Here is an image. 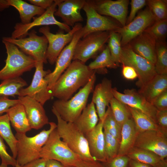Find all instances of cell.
Masks as SVG:
<instances>
[{
    "instance_id": "6da1fadb",
    "label": "cell",
    "mask_w": 167,
    "mask_h": 167,
    "mask_svg": "<svg viewBox=\"0 0 167 167\" xmlns=\"http://www.w3.org/2000/svg\"><path fill=\"white\" fill-rule=\"evenodd\" d=\"M96 71L78 60L72 61L54 84L51 92L52 97L66 101L79 88L84 86Z\"/></svg>"
},
{
    "instance_id": "7a4b0ae2",
    "label": "cell",
    "mask_w": 167,
    "mask_h": 167,
    "mask_svg": "<svg viewBox=\"0 0 167 167\" xmlns=\"http://www.w3.org/2000/svg\"><path fill=\"white\" fill-rule=\"evenodd\" d=\"M49 129L43 130L34 136L29 137L25 133H16L17 155V163L22 166L33 160L40 158L41 150L46 142L51 132L57 128L54 122L49 123Z\"/></svg>"
},
{
    "instance_id": "3957f363",
    "label": "cell",
    "mask_w": 167,
    "mask_h": 167,
    "mask_svg": "<svg viewBox=\"0 0 167 167\" xmlns=\"http://www.w3.org/2000/svg\"><path fill=\"white\" fill-rule=\"evenodd\" d=\"M96 74L72 97L66 100L58 99L52 106L61 118L67 122H74L87 105L90 93L93 90Z\"/></svg>"
},
{
    "instance_id": "277c9868",
    "label": "cell",
    "mask_w": 167,
    "mask_h": 167,
    "mask_svg": "<svg viewBox=\"0 0 167 167\" xmlns=\"http://www.w3.org/2000/svg\"><path fill=\"white\" fill-rule=\"evenodd\" d=\"M52 111L57 118L56 129L62 140L82 159L95 160L90 154L85 135L78 129L75 123L64 120L53 108Z\"/></svg>"
},
{
    "instance_id": "5b68a950",
    "label": "cell",
    "mask_w": 167,
    "mask_h": 167,
    "mask_svg": "<svg viewBox=\"0 0 167 167\" xmlns=\"http://www.w3.org/2000/svg\"><path fill=\"white\" fill-rule=\"evenodd\" d=\"M6 50L7 57L4 66L0 70V80L20 77L25 72L35 67L36 61L15 45L2 40Z\"/></svg>"
},
{
    "instance_id": "8992f818",
    "label": "cell",
    "mask_w": 167,
    "mask_h": 167,
    "mask_svg": "<svg viewBox=\"0 0 167 167\" xmlns=\"http://www.w3.org/2000/svg\"><path fill=\"white\" fill-rule=\"evenodd\" d=\"M40 158L57 161L65 166L74 167L82 159L61 139L56 128L50 133L40 152Z\"/></svg>"
},
{
    "instance_id": "52a82bcc",
    "label": "cell",
    "mask_w": 167,
    "mask_h": 167,
    "mask_svg": "<svg viewBox=\"0 0 167 167\" xmlns=\"http://www.w3.org/2000/svg\"><path fill=\"white\" fill-rule=\"evenodd\" d=\"M120 63L135 69L138 79L136 85L140 88L157 75L154 65L135 52L128 44L122 47Z\"/></svg>"
},
{
    "instance_id": "ba28073f",
    "label": "cell",
    "mask_w": 167,
    "mask_h": 167,
    "mask_svg": "<svg viewBox=\"0 0 167 167\" xmlns=\"http://www.w3.org/2000/svg\"><path fill=\"white\" fill-rule=\"evenodd\" d=\"M110 32H94L79 39L75 46L73 60H78L85 63L89 59L96 58L105 47Z\"/></svg>"
},
{
    "instance_id": "9c48e42d",
    "label": "cell",
    "mask_w": 167,
    "mask_h": 167,
    "mask_svg": "<svg viewBox=\"0 0 167 167\" xmlns=\"http://www.w3.org/2000/svg\"><path fill=\"white\" fill-rule=\"evenodd\" d=\"M28 37L14 39L4 37L2 40L11 43L19 48L26 54L32 58L36 62H47L46 53L48 41L45 36L37 35L33 30L28 33Z\"/></svg>"
},
{
    "instance_id": "30bf717a",
    "label": "cell",
    "mask_w": 167,
    "mask_h": 167,
    "mask_svg": "<svg viewBox=\"0 0 167 167\" xmlns=\"http://www.w3.org/2000/svg\"><path fill=\"white\" fill-rule=\"evenodd\" d=\"M87 16L86 25L82 28L83 37L91 33L103 31L116 32L122 27L114 19L98 13L91 0H86L83 8Z\"/></svg>"
},
{
    "instance_id": "8fae6325",
    "label": "cell",
    "mask_w": 167,
    "mask_h": 167,
    "mask_svg": "<svg viewBox=\"0 0 167 167\" xmlns=\"http://www.w3.org/2000/svg\"><path fill=\"white\" fill-rule=\"evenodd\" d=\"M62 0H55L52 4L41 15L33 18V21L29 23L24 24L21 23L15 24L14 30L11 37L14 39L24 38L28 35V32L32 28L40 26L56 25L62 30L68 32L71 29L63 23L60 22L55 19L54 14L59 3Z\"/></svg>"
},
{
    "instance_id": "7c38bea8",
    "label": "cell",
    "mask_w": 167,
    "mask_h": 167,
    "mask_svg": "<svg viewBox=\"0 0 167 167\" xmlns=\"http://www.w3.org/2000/svg\"><path fill=\"white\" fill-rule=\"evenodd\" d=\"M44 64L42 62H36L35 71L30 84L26 88L21 89L18 96H28L43 105L53 97L45 79V76L51 71L50 70H45Z\"/></svg>"
},
{
    "instance_id": "4fadbf2b",
    "label": "cell",
    "mask_w": 167,
    "mask_h": 167,
    "mask_svg": "<svg viewBox=\"0 0 167 167\" xmlns=\"http://www.w3.org/2000/svg\"><path fill=\"white\" fill-rule=\"evenodd\" d=\"M80 23H77L66 34L60 32L54 34L50 31L48 26L41 28L39 30L46 38L48 46L46 53V59L51 65L54 64L59 54L65 47L72 40L75 32L83 27Z\"/></svg>"
},
{
    "instance_id": "5bb4252c",
    "label": "cell",
    "mask_w": 167,
    "mask_h": 167,
    "mask_svg": "<svg viewBox=\"0 0 167 167\" xmlns=\"http://www.w3.org/2000/svg\"><path fill=\"white\" fill-rule=\"evenodd\" d=\"M134 147L152 152L162 159L167 156V135L160 130L138 132Z\"/></svg>"
},
{
    "instance_id": "9a60e30c",
    "label": "cell",
    "mask_w": 167,
    "mask_h": 167,
    "mask_svg": "<svg viewBox=\"0 0 167 167\" xmlns=\"http://www.w3.org/2000/svg\"><path fill=\"white\" fill-rule=\"evenodd\" d=\"M83 27L75 32L71 41L61 52L56 61L54 71L45 76L49 91H51L57 80L71 63L77 43L83 37Z\"/></svg>"
},
{
    "instance_id": "2e32d148",
    "label": "cell",
    "mask_w": 167,
    "mask_h": 167,
    "mask_svg": "<svg viewBox=\"0 0 167 167\" xmlns=\"http://www.w3.org/2000/svg\"><path fill=\"white\" fill-rule=\"evenodd\" d=\"M155 21L154 17L148 7L140 11L131 22L116 32L121 35L122 46L128 44Z\"/></svg>"
},
{
    "instance_id": "e0dca14e",
    "label": "cell",
    "mask_w": 167,
    "mask_h": 167,
    "mask_svg": "<svg viewBox=\"0 0 167 167\" xmlns=\"http://www.w3.org/2000/svg\"><path fill=\"white\" fill-rule=\"evenodd\" d=\"M112 91L114 98L127 106L141 111L156 124L157 110L138 91L134 89H127L122 93L118 91L116 88H112Z\"/></svg>"
},
{
    "instance_id": "ac0fdd59",
    "label": "cell",
    "mask_w": 167,
    "mask_h": 167,
    "mask_svg": "<svg viewBox=\"0 0 167 167\" xmlns=\"http://www.w3.org/2000/svg\"><path fill=\"white\" fill-rule=\"evenodd\" d=\"M91 1L98 13L114 19L122 27L126 25L129 3L128 0Z\"/></svg>"
},
{
    "instance_id": "d6986e66",
    "label": "cell",
    "mask_w": 167,
    "mask_h": 167,
    "mask_svg": "<svg viewBox=\"0 0 167 167\" xmlns=\"http://www.w3.org/2000/svg\"><path fill=\"white\" fill-rule=\"evenodd\" d=\"M19 102L24 106L30 126L39 129L49 123V120L43 105L28 96H18Z\"/></svg>"
},
{
    "instance_id": "ffe728a7",
    "label": "cell",
    "mask_w": 167,
    "mask_h": 167,
    "mask_svg": "<svg viewBox=\"0 0 167 167\" xmlns=\"http://www.w3.org/2000/svg\"><path fill=\"white\" fill-rule=\"evenodd\" d=\"M85 0H62L58 5L54 15L60 17L63 23L72 27L84 19L80 14Z\"/></svg>"
},
{
    "instance_id": "44dd1931",
    "label": "cell",
    "mask_w": 167,
    "mask_h": 167,
    "mask_svg": "<svg viewBox=\"0 0 167 167\" xmlns=\"http://www.w3.org/2000/svg\"><path fill=\"white\" fill-rule=\"evenodd\" d=\"M112 89L111 80L104 78L93 89L91 101L95 105L99 120H104L106 108L114 97Z\"/></svg>"
},
{
    "instance_id": "7402d4cb",
    "label": "cell",
    "mask_w": 167,
    "mask_h": 167,
    "mask_svg": "<svg viewBox=\"0 0 167 167\" xmlns=\"http://www.w3.org/2000/svg\"><path fill=\"white\" fill-rule=\"evenodd\" d=\"M103 120L99 121L95 127L85 135L91 156L102 163L106 162L105 151V139L103 128Z\"/></svg>"
},
{
    "instance_id": "603a6c76",
    "label": "cell",
    "mask_w": 167,
    "mask_h": 167,
    "mask_svg": "<svg viewBox=\"0 0 167 167\" xmlns=\"http://www.w3.org/2000/svg\"><path fill=\"white\" fill-rule=\"evenodd\" d=\"M155 40L144 32L132 40L128 45L136 53L154 65L156 60Z\"/></svg>"
},
{
    "instance_id": "cb8c5ba5",
    "label": "cell",
    "mask_w": 167,
    "mask_h": 167,
    "mask_svg": "<svg viewBox=\"0 0 167 167\" xmlns=\"http://www.w3.org/2000/svg\"><path fill=\"white\" fill-rule=\"evenodd\" d=\"M167 90V75L157 74L138 92L151 104Z\"/></svg>"
},
{
    "instance_id": "d4e9b609",
    "label": "cell",
    "mask_w": 167,
    "mask_h": 167,
    "mask_svg": "<svg viewBox=\"0 0 167 167\" xmlns=\"http://www.w3.org/2000/svg\"><path fill=\"white\" fill-rule=\"evenodd\" d=\"M6 113L16 133L26 134L31 130L24 108L20 102L10 107Z\"/></svg>"
},
{
    "instance_id": "484cf974",
    "label": "cell",
    "mask_w": 167,
    "mask_h": 167,
    "mask_svg": "<svg viewBox=\"0 0 167 167\" xmlns=\"http://www.w3.org/2000/svg\"><path fill=\"white\" fill-rule=\"evenodd\" d=\"M138 132L134 122L131 118L122 125L121 139L117 156L126 155L134 146Z\"/></svg>"
},
{
    "instance_id": "4316f807",
    "label": "cell",
    "mask_w": 167,
    "mask_h": 167,
    "mask_svg": "<svg viewBox=\"0 0 167 167\" xmlns=\"http://www.w3.org/2000/svg\"><path fill=\"white\" fill-rule=\"evenodd\" d=\"M99 121L94 104L91 101L74 122L84 135L92 130Z\"/></svg>"
},
{
    "instance_id": "83f0119b",
    "label": "cell",
    "mask_w": 167,
    "mask_h": 167,
    "mask_svg": "<svg viewBox=\"0 0 167 167\" xmlns=\"http://www.w3.org/2000/svg\"><path fill=\"white\" fill-rule=\"evenodd\" d=\"M9 5L14 7L18 11L21 23L26 24L31 22L32 19L36 15H41L45 10L30 4L22 0H7Z\"/></svg>"
},
{
    "instance_id": "f1b7e54d",
    "label": "cell",
    "mask_w": 167,
    "mask_h": 167,
    "mask_svg": "<svg viewBox=\"0 0 167 167\" xmlns=\"http://www.w3.org/2000/svg\"><path fill=\"white\" fill-rule=\"evenodd\" d=\"M0 136L6 142L12 152L13 157L17 156V140L11 131L10 122L8 114L0 115Z\"/></svg>"
},
{
    "instance_id": "f546056e",
    "label": "cell",
    "mask_w": 167,
    "mask_h": 167,
    "mask_svg": "<svg viewBox=\"0 0 167 167\" xmlns=\"http://www.w3.org/2000/svg\"><path fill=\"white\" fill-rule=\"evenodd\" d=\"M128 106L138 132L151 130L161 131L156 122L147 115L136 109Z\"/></svg>"
},
{
    "instance_id": "4dcf8cb0",
    "label": "cell",
    "mask_w": 167,
    "mask_h": 167,
    "mask_svg": "<svg viewBox=\"0 0 167 167\" xmlns=\"http://www.w3.org/2000/svg\"><path fill=\"white\" fill-rule=\"evenodd\" d=\"M126 156L131 159L153 166L162 159L155 153L144 149L133 147Z\"/></svg>"
},
{
    "instance_id": "1f68e13d",
    "label": "cell",
    "mask_w": 167,
    "mask_h": 167,
    "mask_svg": "<svg viewBox=\"0 0 167 167\" xmlns=\"http://www.w3.org/2000/svg\"><path fill=\"white\" fill-rule=\"evenodd\" d=\"M27 85L20 77L3 80L0 84V97L19 96L20 90Z\"/></svg>"
},
{
    "instance_id": "d6a6232c",
    "label": "cell",
    "mask_w": 167,
    "mask_h": 167,
    "mask_svg": "<svg viewBox=\"0 0 167 167\" xmlns=\"http://www.w3.org/2000/svg\"><path fill=\"white\" fill-rule=\"evenodd\" d=\"M88 66L90 69L96 71L106 68L116 69L119 66L113 60L107 45Z\"/></svg>"
},
{
    "instance_id": "836d02e7",
    "label": "cell",
    "mask_w": 167,
    "mask_h": 167,
    "mask_svg": "<svg viewBox=\"0 0 167 167\" xmlns=\"http://www.w3.org/2000/svg\"><path fill=\"white\" fill-rule=\"evenodd\" d=\"M156 60L155 67L157 75H167V46L165 41L156 44Z\"/></svg>"
},
{
    "instance_id": "e575fe53",
    "label": "cell",
    "mask_w": 167,
    "mask_h": 167,
    "mask_svg": "<svg viewBox=\"0 0 167 167\" xmlns=\"http://www.w3.org/2000/svg\"><path fill=\"white\" fill-rule=\"evenodd\" d=\"M109 105L114 118L121 126L126 120L131 118L128 106L114 97L111 100Z\"/></svg>"
},
{
    "instance_id": "d590c367",
    "label": "cell",
    "mask_w": 167,
    "mask_h": 167,
    "mask_svg": "<svg viewBox=\"0 0 167 167\" xmlns=\"http://www.w3.org/2000/svg\"><path fill=\"white\" fill-rule=\"evenodd\" d=\"M122 126L116 121L109 105L107 107L103 120V128L120 143Z\"/></svg>"
},
{
    "instance_id": "8d00e7d4",
    "label": "cell",
    "mask_w": 167,
    "mask_h": 167,
    "mask_svg": "<svg viewBox=\"0 0 167 167\" xmlns=\"http://www.w3.org/2000/svg\"><path fill=\"white\" fill-rule=\"evenodd\" d=\"M121 37L120 34L116 32H110V35L108 41V45L111 58L113 61L119 66L122 46Z\"/></svg>"
},
{
    "instance_id": "74e56055",
    "label": "cell",
    "mask_w": 167,
    "mask_h": 167,
    "mask_svg": "<svg viewBox=\"0 0 167 167\" xmlns=\"http://www.w3.org/2000/svg\"><path fill=\"white\" fill-rule=\"evenodd\" d=\"M147 4L155 21L167 19V2L165 0H147Z\"/></svg>"
},
{
    "instance_id": "f35d334b",
    "label": "cell",
    "mask_w": 167,
    "mask_h": 167,
    "mask_svg": "<svg viewBox=\"0 0 167 167\" xmlns=\"http://www.w3.org/2000/svg\"><path fill=\"white\" fill-rule=\"evenodd\" d=\"M145 32L157 41H165L167 33V19L155 21Z\"/></svg>"
},
{
    "instance_id": "ab89813d",
    "label": "cell",
    "mask_w": 167,
    "mask_h": 167,
    "mask_svg": "<svg viewBox=\"0 0 167 167\" xmlns=\"http://www.w3.org/2000/svg\"><path fill=\"white\" fill-rule=\"evenodd\" d=\"M103 131L106 162L117 155L120 143L108 132L104 130Z\"/></svg>"
},
{
    "instance_id": "60d3db41",
    "label": "cell",
    "mask_w": 167,
    "mask_h": 167,
    "mask_svg": "<svg viewBox=\"0 0 167 167\" xmlns=\"http://www.w3.org/2000/svg\"><path fill=\"white\" fill-rule=\"evenodd\" d=\"M0 157L2 163L15 167L17 164L15 159L10 156L7 152L6 146L3 142V139L0 136Z\"/></svg>"
},
{
    "instance_id": "b9f144b4",
    "label": "cell",
    "mask_w": 167,
    "mask_h": 167,
    "mask_svg": "<svg viewBox=\"0 0 167 167\" xmlns=\"http://www.w3.org/2000/svg\"><path fill=\"white\" fill-rule=\"evenodd\" d=\"M130 159L126 156H117L109 161L103 163L105 167H128Z\"/></svg>"
},
{
    "instance_id": "7bdbcfd3",
    "label": "cell",
    "mask_w": 167,
    "mask_h": 167,
    "mask_svg": "<svg viewBox=\"0 0 167 167\" xmlns=\"http://www.w3.org/2000/svg\"><path fill=\"white\" fill-rule=\"evenodd\" d=\"M147 0H132L130 3L131 11L127 18L126 25L131 22L135 17L138 11L147 4Z\"/></svg>"
},
{
    "instance_id": "ee69618b",
    "label": "cell",
    "mask_w": 167,
    "mask_h": 167,
    "mask_svg": "<svg viewBox=\"0 0 167 167\" xmlns=\"http://www.w3.org/2000/svg\"><path fill=\"white\" fill-rule=\"evenodd\" d=\"M156 118V124L159 129L167 135V109L157 110Z\"/></svg>"
},
{
    "instance_id": "f6af8a7d",
    "label": "cell",
    "mask_w": 167,
    "mask_h": 167,
    "mask_svg": "<svg viewBox=\"0 0 167 167\" xmlns=\"http://www.w3.org/2000/svg\"><path fill=\"white\" fill-rule=\"evenodd\" d=\"M151 104L157 110L167 109V90L156 97Z\"/></svg>"
},
{
    "instance_id": "bcb514c9",
    "label": "cell",
    "mask_w": 167,
    "mask_h": 167,
    "mask_svg": "<svg viewBox=\"0 0 167 167\" xmlns=\"http://www.w3.org/2000/svg\"><path fill=\"white\" fill-rule=\"evenodd\" d=\"M19 103L17 99H10L8 97H0V115L7 111L11 107Z\"/></svg>"
},
{
    "instance_id": "7dc6e473",
    "label": "cell",
    "mask_w": 167,
    "mask_h": 167,
    "mask_svg": "<svg viewBox=\"0 0 167 167\" xmlns=\"http://www.w3.org/2000/svg\"><path fill=\"white\" fill-rule=\"evenodd\" d=\"M122 73L123 77L129 80H133L138 77L137 74L132 67L128 65H122Z\"/></svg>"
},
{
    "instance_id": "c3c4849f",
    "label": "cell",
    "mask_w": 167,
    "mask_h": 167,
    "mask_svg": "<svg viewBox=\"0 0 167 167\" xmlns=\"http://www.w3.org/2000/svg\"><path fill=\"white\" fill-rule=\"evenodd\" d=\"M74 167H105L104 164L96 160L81 159Z\"/></svg>"
},
{
    "instance_id": "681fc988",
    "label": "cell",
    "mask_w": 167,
    "mask_h": 167,
    "mask_svg": "<svg viewBox=\"0 0 167 167\" xmlns=\"http://www.w3.org/2000/svg\"><path fill=\"white\" fill-rule=\"evenodd\" d=\"M33 5L39 7L45 10L49 7L53 3V0H28Z\"/></svg>"
},
{
    "instance_id": "f907efd6",
    "label": "cell",
    "mask_w": 167,
    "mask_h": 167,
    "mask_svg": "<svg viewBox=\"0 0 167 167\" xmlns=\"http://www.w3.org/2000/svg\"><path fill=\"white\" fill-rule=\"evenodd\" d=\"M46 159L40 158L30 162L21 167H46Z\"/></svg>"
},
{
    "instance_id": "816d5d0a",
    "label": "cell",
    "mask_w": 167,
    "mask_h": 167,
    "mask_svg": "<svg viewBox=\"0 0 167 167\" xmlns=\"http://www.w3.org/2000/svg\"><path fill=\"white\" fill-rule=\"evenodd\" d=\"M46 167H65V166L57 161L47 159L46 161Z\"/></svg>"
},
{
    "instance_id": "f5cc1de1",
    "label": "cell",
    "mask_w": 167,
    "mask_h": 167,
    "mask_svg": "<svg viewBox=\"0 0 167 167\" xmlns=\"http://www.w3.org/2000/svg\"><path fill=\"white\" fill-rule=\"evenodd\" d=\"M128 167H152V166L130 159Z\"/></svg>"
},
{
    "instance_id": "db71d44e",
    "label": "cell",
    "mask_w": 167,
    "mask_h": 167,
    "mask_svg": "<svg viewBox=\"0 0 167 167\" xmlns=\"http://www.w3.org/2000/svg\"><path fill=\"white\" fill-rule=\"evenodd\" d=\"M9 6L7 0H0V11H2Z\"/></svg>"
},
{
    "instance_id": "11a10c76",
    "label": "cell",
    "mask_w": 167,
    "mask_h": 167,
    "mask_svg": "<svg viewBox=\"0 0 167 167\" xmlns=\"http://www.w3.org/2000/svg\"><path fill=\"white\" fill-rule=\"evenodd\" d=\"M152 167H167V161L166 159H161L155 165Z\"/></svg>"
},
{
    "instance_id": "9f6ffc18",
    "label": "cell",
    "mask_w": 167,
    "mask_h": 167,
    "mask_svg": "<svg viewBox=\"0 0 167 167\" xmlns=\"http://www.w3.org/2000/svg\"><path fill=\"white\" fill-rule=\"evenodd\" d=\"M0 167H7V165L5 164H1L0 165Z\"/></svg>"
},
{
    "instance_id": "6f0895ef",
    "label": "cell",
    "mask_w": 167,
    "mask_h": 167,
    "mask_svg": "<svg viewBox=\"0 0 167 167\" xmlns=\"http://www.w3.org/2000/svg\"><path fill=\"white\" fill-rule=\"evenodd\" d=\"M15 167H21V166L20 165H19V164L17 163V164L16 165Z\"/></svg>"
},
{
    "instance_id": "680465c9",
    "label": "cell",
    "mask_w": 167,
    "mask_h": 167,
    "mask_svg": "<svg viewBox=\"0 0 167 167\" xmlns=\"http://www.w3.org/2000/svg\"><path fill=\"white\" fill-rule=\"evenodd\" d=\"M65 167H74L72 166H65Z\"/></svg>"
}]
</instances>
